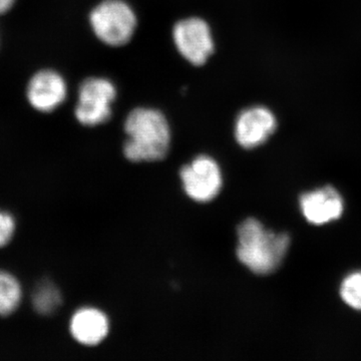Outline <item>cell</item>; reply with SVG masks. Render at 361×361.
<instances>
[{
  "instance_id": "1",
  "label": "cell",
  "mask_w": 361,
  "mask_h": 361,
  "mask_svg": "<svg viewBox=\"0 0 361 361\" xmlns=\"http://www.w3.org/2000/svg\"><path fill=\"white\" fill-rule=\"evenodd\" d=\"M236 256L254 274H272L281 266L290 247L288 233L271 231L255 218L237 228Z\"/></svg>"
},
{
  "instance_id": "2",
  "label": "cell",
  "mask_w": 361,
  "mask_h": 361,
  "mask_svg": "<svg viewBox=\"0 0 361 361\" xmlns=\"http://www.w3.org/2000/svg\"><path fill=\"white\" fill-rule=\"evenodd\" d=\"M128 135L123 155L134 163L161 161L167 157L171 142L170 126L160 111L137 108L126 118Z\"/></svg>"
},
{
  "instance_id": "3",
  "label": "cell",
  "mask_w": 361,
  "mask_h": 361,
  "mask_svg": "<svg viewBox=\"0 0 361 361\" xmlns=\"http://www.w3.org/2000/svg\"><path fill=\"white\" fill-rule=\"evenodd\" d=\"M90 26L97 39L111 47L128 44L137 27V16L123 0H104L92 9Z\"/></svg>"
},
{
  "instance_id": "4",
  "label": "cell",
  "mask_w": 361,
  "mask_h": 361,
  "mask_svg": "<svg viewBox=\"0 0 361 361\" xmlns=\"http://www.w3.org/2000/svg\"><path fill=\"white\" fill-rule=\"evenodd\" d=\"M116 97L115 85L108 78H90L80 85L75 115L78 122L87 127L110 120L111 104Z\"/></svg>"
},
{
  "instance_id": "5",
  "label": "cell",
  "mask_w": 361,
  "mask_h": 361,
  "mask_svg": "<svg viewBox=\"0 0 361 361\" xmlns=\"http://www.w3.org/2000/svg\"><path fill=\"white\" fill-rule=\"evenodd\" d=\"M180 179L187 196L198 203L214 200L223 187L219 164L206 155L197 157L180 169Z\"/></svg>"
},
{
  "instance_id": "6",
  "label": "cell",
  "mask_w": 361,
  "mask_h": 361,
  "mask_svg": "<svg viewBox=\"0 0 361 361\" xmlns=\"http://www.w3.org/2000/svg\"><path fill=\"white\" fill-rule=\"evenodd\" d=\"M173 39L180 56L194 66L204 65L215 49L210 26L199 18H189L176 23Z\"/></svg>"
},
{
  "instance_id": "7",
  "label": "cell",
  "mask_w": 361,
  "mask_h": 361,
  "mask_svg": "<svg viewBox=\"0 0 361 361\" xmlns=\"http://www.w3.org/2000/svg\"><path fill=\"white\" fill-rule=\"evenodd\" d=\"M276 127L272 111L264 106H252L242 111L236 118L235 139L242 148H257L269 139Z\"/></svg>"
},
{
  "instance_id": "8",
  "label": "cell",
  "mask_w": 361,
  "mask_h": 361,
  "mask_svg": "<svg viewBox=\"0 0 361 361\" xmlns=\"http://www.w3.org/2000/svg\"><path fill=\"white\" fill-rule=\"evenodd\" d=\"M68 96V85L63 75L51 70L35 73L26 89L28 103L40 113L56 111Z\"/></svg>"
},
{
  "instance_id": "9",
  "label": "cell",
  "mask_w": 361,
  "mask_h": 361,
  "mask_svg": "<svg viewBox=\"0 0 361 361\" xmlns=\"http://www.w3.org/2000/svg\"><path fill=\"white\" fill-rule=\"evenodd\" d=\"M299 203L304 218L313 225H324L336 221L341 217L344 210L341 194L329 185L304 193Z\"/></svg>"
},
{
  "instance_id": "10",
  "label": "cell",
  "mask_w": 361,
  "mask_h": 361,
  "mask_svg": "<svg viewBox=\"0 0 361 361\" xmlns=\"http://www.w3.org/2000/svg\"><path fill=\"white\" fill-rule=\"evenodd\" d=\"M70 329L71 336L78 343L85 346H96L108 336L110 322L103 311L85 307L73 314Z\"/></svg>"
},
{
  "instance_id": "11",
  "label": "cell",
  "mask_w": 361,
  "mask_h": 361,
  "mask_svg": "<svg viewBox=\"0 0 361 361\" xmlns=\"http://www.w3.org/2000/svg\"><path fill=\"white\" fill-rule=\"evenodd\" d=\"M21 288L9 273L0 271V316H8L20 305Z\"/></svg>"
},
{
  "instance_id": "12",
  "label": "cell",
  "mask_w": 361,
  "mask_h": 361,
  "mask_svg": "<svg viewBox=\"0 0 361 361\" xmlns=\"http://www.w3.org/2000/svg\"><path fill=\"white\" fill-rule=\"evenodd\" d=\"M63 302V297L58 287L51 282L40 285L33 295V306L35 310L42 315H49L56 312Z\"/></svg>"
},
{
  "instance_id": "13",
  "label": "cell",
  "mask_w": 361,
  "mask_h": 361,
  "mask_svg": "<svg viewBox=\"0 0 361 361\" xmlns=\"http://www.w3.org/2000/svg\"><path fill=\"white\" fill-rule=\"evenodd\" d=\"M341 296L351 308L361 311V272L351 273L342 281Z\"/></svg>"
},
{
  "instance_id": "14",
  "label": "cell",
  "mask_w": 361,
  "mask_h": 361,
  "mask_svg": "<svg viewBox=\"0 0 361 361\" xmlns=\"http://www.w3.org/2000/svg\"><path fill=\"white\" fill-rule=\"evenodd\" d=\"M16 223L13 218L6 213L0 212V247L6 246L13 238Z\"/></svg>"
},
{
  "instance_id": "15",
  "label": "cell",
  "mask_w": 361,
  "mask_h": 361,
  "mask_svg": "<svg viewBox=\"0 0 361 361\" xmlns=\"http://www.w3.org/2000/svg\"><path fill=\"white\" fill-rule=\"evenodd\" d=\"M16 0H0V14L7 13L13 6Z\"/></svg>"
}]
</instances>
